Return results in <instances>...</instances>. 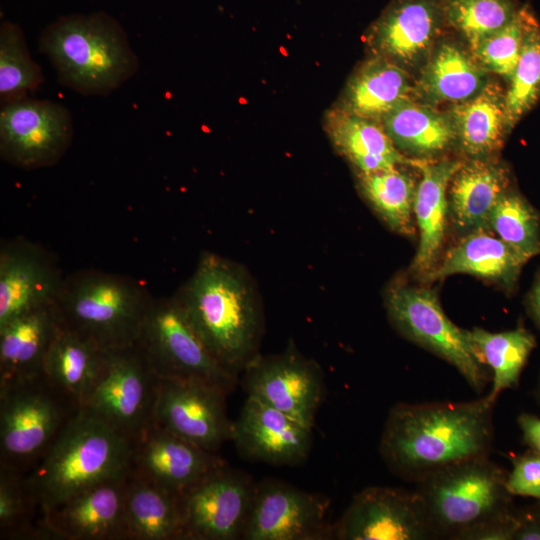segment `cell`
<instances>
[{
	"label": "cell",
	"mask_w": 540,
	"mask_h": 540,
	"mask_svg": "<svg viewBox=\"0 0 540 540\" xmlns=\"http://www.w3.org/2000/svg\"><path fill=\"white\" fill-rule=\"evenodd\" d=\"M494 405L488 395L465 402L397 403L381 434V457L392 473L416 483L457 463L489 456Z\"/></svg>",
	"instance_id": "6da1fadb"
},
{
	"label": "cell",
	"mask_w": 540,
	"mask_h": 540,
	"mask_svg": "<svg viewBox=\"0 0 540 540\" xmlns=\"http://www.w3.org/2000/svg\"><path fill=\"white\" fill-rule=\"evenodd\" d=\"M174 297L198 334L228 371L239 376L257 356L262 321L244 273L215 254L201 255Z\"/></svg>",
	"instance_id": "7a4b0ae2"
},
{
	"label": "cell",
	"mask_w": 540,
	"mask_h": 540,
	"mask_svg": "<svg viewBox=\"0 0 540 540\" xmlns=\"http://www.w3.org/2000/svg\"><path fill=\"white\" fill-rule=\"evenodd\" d=\"M39 48L59 82L87 96L110 94L139 67L123 28L103 12L58 19L43 31Z\"/></svg>",
	"instance_id": "3957f363"
},
{
	"label": "cell",
	"mask_w": 540,
	"mask_h": 540,
	"mask_svg": "<svg viewBox=\"0 0 540 540\" xmlns=\"http://www.w3.org/2000/svg\"><path fill=\"white\" fill-rule=\"evenodd\" d=\"M131 443L80 409L26 473L42 514L95 484L128 472Z\"/></svg>",
	"instance_id": "277c9868"
},
{
	"label": "cell",
	"mask_w": 540,
	"mask_h": 540,
	"mask_svg": "<svg viewBox=\"0 0 540 540\" xmlns=\"http://www.w3.org/2000/svg\"><path fill=\"white\" fill-rule=\"evenodd\" d=\"M153 300L139 279L81 269L65 275L54 306L64 328L111 350L136 344Z\"/></svg>",
	"instance_id": "5b68a950"
},
{
	"label": "cell",
	"mask_w": 540,
	"mask_h": 540,
	"mask_svg": "<svg viewBox=\"0 0 540 540\" xmlns=\"http://www.w3.org/2000/svg\"><path fill=\"white\" fill-rule=\"evenodd\" d=\"M505 469L489 456L469 459L416 482L436 539L462 540L480 524L515 510Z\"/></svg>",
	"instance_id": "8992f818"
},
{
	"label": "cell",
	"mask_w": 540,
	"mask_h": 540,
	"mask_svg": "<svg viewBox=\"0 0 540 540\" xmlns=\"http://www.w3.org/2000/svg\"><path fill=\"white\" fill-rule=\"evenodd\" d=\"M80 409L43 375L0 386V466L29 472Z\"/></svg>",
	"instance_id": "52a82bcc"
},
{
	"label": "cell",
	"mask_w": 540,
	"mask_h": 540,
	"mask_svg": "<svg viewBox=\"0 0 540 540\" xmlns=\"http://www.w3.org/2000/svg\"><path fill=\"white\" fill-rule=\"evenodd\" d=\"M160 379L208 382L232 392L238 376L210 352L174 297H154L135 344Z\"/></svg>",
	"instance_id": "ba28073f"
},
{
	"label": "cell",
	"mask_w": 540,
	"mask_h": 540,
	"mask_svg": "<svg viewBox=\"0 0 540 540\" xmlns=\"http://www.w3.org/2000/svg\"><path fill=\"white\" fill-rule=\"evenodd\" d=\"M159 385L136 345L105 350L81 409L133 442L154 422Z\"/></svg>",
	"instance_id": "9c48e42d"
},
{
	"label": "cell",
	"mask_w": 540,
	"mask_h": 540,
	"mask_svg": "<svg viewBox=\"0 0 540 540\" xmlns=\"http://www.w3.org/2000/svg\"><path fill=\"white\" fill-rule=\"evenodd\" d=\"M386 308L403 336L451 364L477 393L490 383L468 330L447 317L432 290L397 283L387 292Z\"/></svg>",
	"instance_id": "30bf717a"
},
{
	"label": "cell",
	"mask_w": 540,
	"mask_h": 540,
	"mask_svg": "<svg viewBox=\"0 0 540 540\" xmlns=\"http://www.w3.org/2000/svg\"><path fill=\"white\" fill-rule=\"evenodd\" d=\"M255 484L226 463L180 493L183 540L242 539Z\"/></svg>",
	"instance_id": "8fae6325"
},
{
	"label": "cell",
	"mask_w": 540,
	"mask_h": 540,
	"mask_svg": "<svg viewBox=\"0 0 540 540\" xmlns=\"http://www.w3.org/2000/svg\"><path fill=\"white\" fill-rule=\"evenodd\" d=\"M73 138L69 110L48 100L18 99L0 112V155L23 169L53 166L66 153Z\"/></svg>",
	"instance_id": "7c38bea8"
},
{
	"label": "cell",
	"mask_w": 540,
	"mask_h": 540,
	"mask_svg": "<svg viewBox=\"0 0 540 540\" xmlns=\"http://www.w3.org/2000/svg\"><path fill=\"white\" fill-rule=\"evenodd\" d=\"M330 500L267 478L255 484L245 540H317L333 537L327 520Z\"/></svg>",
	"instance_id": "4fadbf2b"
},
{
	"label": "cell",
	"mask_w": 540,
	"mask_h": 540,
	"mask_svg": "<svg viewBox=\"0 0 540 540\" xmlns=\"http://www.w3.org/2000/svg\"><path fill=\"white\" fill-rule=\"evenodd\" d=\"M340 540L436 539L418 493L401 488L371 486L352 498L333 525Z\"/></svg>",
	"instance_id": "5bb4252c"
},
{
	"label": "cell",
	"mask_w": 540,
	"mask_h": 540,
	"mask_svg": "<svg viewBox=\"0 0 540 540\" xmlns=\"http://www.w3.org/2000/svg\"><path fill=\"white\" fill-rule=\"evenodd\" d=\"M220 386L186 379H160L154 422L210 452L231 441L226 396Z\"/></svg>",
	"instance_id": "9a60e30c"
},
{
	"label": "cell",
	"mask_w": 540,
	"mask_h": 540,
	"mask_svg": "<svg viewBox=\"0 0 540 540\" xmlns=\"http://www.w3.org/2000/svg\"><path fill=\"white\" fill-rule=\"evenodd\" d=\"M243 372L241 384L247 396L314 427L324 394V375L316 362L292 349L275 356L258 355Z\"/></svg>",
	"instance_id": "2e32d148"
},
{
	"label": "cell",
	"mask_w": 540,
	"mask_h": 540,
	"mask_svg": "<svg viewBox=\"0 0 540 540\" xmlns=\"http://www.w3.org/2000/svg\"><path fill=\"white\" fill-rule=\"evenodd\" d=\"M128 476L95 484L44 513L40 540H129Z\"/></svg>",
	"instance_id": "e0dca14e"
},
{
	"label": "cell",
	"mask_w": 540,
	"mask_h": 540,
	"mask_svg": "<svg viewBox=\"0 0 540 540\" xmlns=\"http://www.w3.org/2000/svg\"><path fill=\"white\" fill-rule=\"evenodd\" d=\"M65 275L40 244L18 237L0 246V326L13 318L54 304Z\"/></svg>",
	"instance_id": "ac0fdd59"
},
{
	"label": "cell",
	"mask_w": 540,
	"mask_h": 540,
	"mask_svg": "<svg viewBox=\"0 0 540 540\" xmlns=\"http://www.w3.org/2000/svg\"><path fill=\"white\" fill-rule=\"evenodd\" d=\"M205 450L153 422L131 443L129 472L176 493L225 465Z\"/></svg>",
	"instance_id": "d6986e66"
},
{
	"label": "cell",
	"mask_w": 540,
	"mask_h": 540,
	"mask_svg": "<svg viewBox=\"0 0 540 540\" xmlns=\"http://www.w3.org/2000/svg\"><path fill=\"white\" fill-rule=\"evenodd\" d=\"M312 427L247 396L233 422L231 441L244 458L269 465H296L309 455Z\"/></svg>",
	"instance_id": "ffe728a7"
},
{
	"label": "cell",
	"mask_w": 540,
	"mask_h": 540,
	"mask_svg": "<svg viewBox=\"0 0 540 540\" xmlns=\"http://www.w3.org/2000/svg\"><path fill=\"white\" fill-rule=\"evenodd\" d=\"M444 20L442 0H395L370 35L377 56L413 64L434 42Z\"/></svg>",
	"instance_id": "44dd1931"
},
{
	"label": "cell",
	"mask_w": 540,
	"mask_h": 540,
	"mask_svg": "<svg viewBox=\"0 0 540 540\" xmlns=\"http://www.w3.org/2000/svg\"><path fill=\"white\" fill-rule=\"evenodd\" d=\"M411 165L422 173L414 204L419 245L411 271L425 278L438 264L449 211L447 188L462 162L416 158Z\"/></svg>",
	"instance_id": "7402d4cb"
},
{
	"label": "cell",
	"mask_w": 540,
	"mask_h": 540,
	"mask_svg": "<svg viewBox=\"0 0 540 540\" xmlns=\"http://www.w3.org/2000/svg\"><path fill=\"white\" fill-rule=\"evenodd\" d=\"M59 327L54 304L0 326V386L42 375L47 351Z\"/></svg>",
	"instance_id": "603a6c76"
},
{
	"label": "cell",
	"mask_w": 540,
	"mask_h": 540,
	"mask_svg": "<svg viewBox=\"0 0 540 540\" xmlns=\"http://www.w3.org/2000/svg\"><path fill=\"white\" fill-rule=\"evenodd\" d=\"M528 261L488 227L466 235L443 257L425 280H440L465 273L513 288Z\"/></svg>",
	"instance_id": "cb8c5ba5"
},
{
	"label": "cell",
	"mask_w": 540,
	"mask_h": 540,
	"mask_svg": "<svg viewBox=\"0 0 540 540\" xmlns=\"http://www.w3.org/2000/svg\"><path fill=\"white\" fill-rule=\"evenodd\" d=\"M508 186L503 165L488 159L462 163L449 183V211L457 229L469 233L488 227L489 215Z\"/></svg>",
	"instance_id": "d4e9b609"
},
{
	"label": "cell",
	"mask_w": 540,
	"mask_h": 540,
	"mask_svg": "<svg viewBox=\"0 0 540 540\" xmlns=\"http://www.w3.org/2000/svg\"><path fill=\"white\" fill-rule=\"evenodd\" d=\"M326 129L335 148L360 173H371L410 164L394 145L378 121L364 118L340 108L332 110Z\"/></svg>",
	"instance_id": "484cf974"
},
{
	"label": "cell",
	"mask_w": 540,
	"mask_h": 540,
	"mask_svg": "<svg viewBox=\"0 0 540 540\" xmlns=\"http://www.w3.org/2000/svg\"><path fill=\"white\" fill-rule=\"evenodd\" d=\"M411 94L407 73L397 63L376 56L352 76L340 109L379 122L399 105L412 100Z\"/></svg>",
	"instance_id": "4316f807"
},
{
	"label": "cell",
	"mask_w": 540,
	"mask_h": 540,
	"mask_svg": "<svg viewBox=\"0 0 540 540\" xmlns=\"http://www.w3.org/2000/svg\"><path fill=\"white\" fill-rule=\"evenodd\" d=\"M449 117L456 140L472 159H487L497 152L509 131L505 93L497 83H487L476 95L457 103Z\"/></svg>",
	"instance_id": "83f0119b"
},
{
	"label": "cell",
	"mask_w": 540,
	"mask_h": 540,
	"mask_svg": "<svg viewBox=\"0 0 540 540\" xmlns=\"http://www.w3.org/2000/svg\"><path fill=\"white\" fill-rule=\"evenodd\" d=\"M104 351L60 324L47 351L42 375L82 408L98 376Z\"/></svg>",
	"instance_id": "f1b7e54d"
},
{
	"label": "cell",
	"mask_w": 540,
	"mask_h": 540,
	"mask_svg": "<svg viewBox=\"0 0 540 540\" xmlns=\"http://www.w3.org/2000/svg\"><path fill=\"white\" fill-rule=\"evenodd\" d=\"M126 512L129 540H183L180 493L129 472Z\"/></svg>",
	"instance_id": "f546056e"
},
{
	"label": "cell",
	"mask_w": 540,
	"mask_h": 540,
	"mask_svg": "<svg viewBox=\"0 0 540 540\" xmlns=\"http://www.w3.org/2000/svg\"><path fill=\"white\" fill-rule=\"evenodd\" d=\"M486 72L473 55L446 42L432 55L419 80V90L431 101L463 102L485 85Z\"/></svg>",
	"instance_id": "4dcf8cb0"
},
{
	"label": "cell",
	"mask_w": 540,
	"mask_h": 540,
	"mask_svg": "<svg viewBox=\"0 0 540 540\" xmlns=\"http://www.w3.org/2000/svg\"><path fill=\"white\" fill-rule=\"evenodd\" d=\"M381 122L398 150L417 156L437 154L456 140L449 116L412 100L396 107Z\"/></svg>",
	"instance_id": "1f68e13d"
},
{
	"label": "cell",
	"mask_w": 540,
	"mask_h": 540,
	"mask_svg": "<svg viewBox=\"0 0 540 540\" xmlns=\"http://www.w3.org/2000/svg\"><path fill=\"white\" fill-rule=\"evenodd\" d=\"M468 335L478 357L492 371V386L487 395L496 402L503 391L518 386L536 339L522 326L498 333L474 328L468 330Z\"/></svg>",
	"instance_id": "d6a6232c"
},
{
	"label": "cell",
	"mask_w": 540,
	"mask_h": 540,
	"mask_svg": "<svg viewBox=\"0 0 540 540\" xmlns=\"http://www.w3.org/2000/svg\"><path fill=\"white\" fill-rule=\"evenodd\" d=\"M360 189L376 213L394 231L411 235L417 186L413 178L392 168L360 173Z\"/></svg>",
	"instance_id": "836d02e7"
},
{
	"label": "cell",
	"mask_w": 540,
	"mask_h": 540,
	"mask_svg": "<svg viewBox=\"0 0 540 540\" xmlns=\"http://www.w3.org/2000/svg\"><path fill=\"white\" fill-rule=\"evenodd\" d=\"M42 516L27 474L0 466V540H40Z\"/></svg>",
	"instance_id": "e575fe53"
},
{
	"label": "cell",
	"mask_w": 540,
	"mask_h": 540,
	"mask_svg": "<svg viewBox=\"0 0 540 540\" xmlns=\"http://www.w3.org/2000/svg\"><path fill=\"white\" fill-rule=\"evenodd\" d=\"M487 226L527 261L540 255V215L520 193L510 189L504 192Z\"/></svg>",
	"instance_id": "d590c367"
},
{
	"label": "cell",
	"mask_w": 540,
	"mask_h": 540,
	"mask_svg": "<svg viewBox=\"0 0 540 540\" xmlns=\"http://www.w3.org/2000/svg\"><path fill=\"white\" fill-rule=\"evenodd\" d=\"M505 93L507 126L510 130L540 97V23L531 12L521 53Z\"/></svg>",
	"instance_id": "8d00e7d4"
},
{
	"label": "cell",
	"mask_w": 540,
	"mask_h": 540,
	"mask_svg": "<svg viewBox=\"0 0 540 540\" xmlns=\"http://www.w3.org/2000/svg\"><path fill=\"white\" fill-rule=\"evenodd\" d=\"M442 8L444 19L472 49L508 24L520 7L514 0H442Z\"/></svg>",
	"instance_id": "74e56055"
},
{
	"label": "cell",
	"mask_w": 540,
	"mask_h": 540,
	"mask_svg": "<svg viewBox=\"0 0 540 540\" xmlns=\"http://www.w3.org/2000/svg\"><path fill=\"white\" fill-rule=\"evenodd\" d=\"M43 81L40 66L33 61L21 29L4 22L0 29V94L1 99H22L26 92Z\"/></svg>",
	"instance_id": "f35d334b"
},
{
	"label": "cell",
	"mask_w": 540,
	"mask_h": 540,
	"mask_svg": "<svg viewBox=\"0 0 540 540\" xmlns=\"http://www.w3.org/2000/svg\"><path fill=\"white\" fill-rule=\"evenodd\" d=\"M531 12L529 5L520 7L508 24L471 49L472 55L485 70L511 79L520 57Z\"/></svg>",
	"instance_id": "ab89813d"
},
{
	"label": "cell",
	"mask_w": 540,
	"mask_h": 540,
	"mask_svg": "<svg viewBox=\"0 0 540 540\" xmlns=\"http://www.w3.org/2000/svg\"><path fill=\"white\" fill-rule=\"evenodd\" d=\"M512 469L507 473L506 487L514 496L540 501V454L528 449L510 458Z\"/></svg>",
	"instance_id": "60d3db41"
},
{
	"label": "cell",
	"mask_w": 540,
	"mask_h": 540,
	"mask_svg": "<svg viewBox=\"0 0 540 540\" xmlns=\"http://www.w3.org/2000/svg\"><path fill=\"white\" fill-rule=\"evenodd\" d=\"M517 528L516 509L486 521L467 532L462 540H514Z\"/></svg>",
	"instance_id": "b9f144b4"
},
{
	"label": "cell",
	"mask_w": 540,
	"mask_h": 540,
	"mask_svg": "<svg viewBox=\"0 0 540 540\" xmlns=\"http://www.w3.org/2000/svg\"><path fill=\"white\" fill-rule=\"evenodd\" d=\"M514 540H540V501L516 510Z\"/></svg>",
	"instance_id": "7bdbcfd3"
},
{
	"label": "cell",
	"mask_w": 540,
	"mask_h": 540,
	"mask_svg": "<svg viewBox=\"0 0 540 540\" xmlns=\"http://www.w3.org/2000/svg\"><path fill=\"white\" fill-rule=\"evenodd\" d=\"M517 424L522 432L523 443L528 449L540 454V418L530 413H521Z\"/></svg>",
	"instance_id": "ee69618b"
},
{
	"label": "cell",
	"mask_w": 540,
	"mask_h": 540,
	"mask_svg": "<svg viewBox=\"0 0 540 540\" xmlns=\"http://www.w3.org/2000/svg\"><path fill=\"white\" fill-rule=\"evenodd\" d=\"M530 314L540 329V276L537 278L528 300Z\"/></svg>",
	"instance_id": "f6af8a7d"
},
{
	"label": "cell",
	"mask_w": 540,
	"mask_h": 540,
	"mask_svg": "<svg viewBox=\"0 0 540 540\" xmlns=\"http://www.w3.org/2000/svg\"><path fill=\"white\" fill-rule=\"evenodd\" d=\"M534 394H535V397H536L537 401L540 402V374H539V377H538V380H537V383H536V388H535Z\"/></svg>",
	"instance_id": "bcb514c9"
}]
</instances>
